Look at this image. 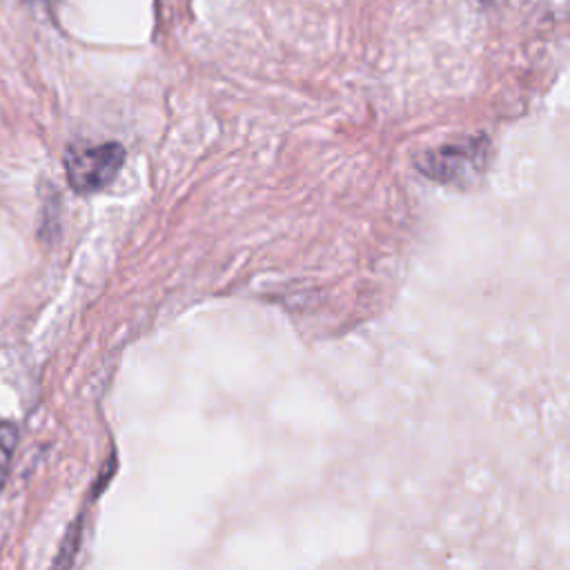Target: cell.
Instances as JSON below:
<instances>
[{"label":"cell","instance_id":"cell-2","mask_svg":"<svg viewBox=\"0 0 570 570\" xmlns=\"http://www.w3.org/2000/svg\"><path fill=\"white\" fill-rule=\"evenodd\" d=\"M483 158H485V145L479 140H468L465 145H445L428 151L419 160V167L423 174H428L434 180L454 183L472 174L474 165H479Z\"/></svg>","mask_w":570,"mask_h":570},{"label":"cell","instance_id":"cell-3","mask_svg":"<svg viewBox=\"0 0 570 570\" xmlns=\"http://www.w3.org/2000/svg\"><path fill=\"white\" fill-rule=\"evenodd\" d=\"M16 441H18L16 428L11 423H0V485H2L4 476H7Z\"/></svg>","mask_w":570,"mask_h":570},{"label":"cell","instance_id":"cell-1","mask_svg":"<svg viewBox=\"0 0 570 570\" xmlns=\"http://www.w3.org/2000/svg\"><path fill=\"white\" fill-rule=\"evenodd\" d=\"M125 163V149L118 142H100L91 147H73L65 156L69 185L78 194H94L107 187Z\"/></svg>","mask_w":570,"mask_h":570}]
</instances>
